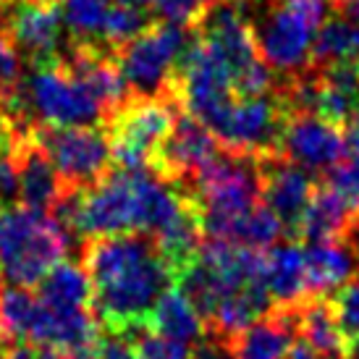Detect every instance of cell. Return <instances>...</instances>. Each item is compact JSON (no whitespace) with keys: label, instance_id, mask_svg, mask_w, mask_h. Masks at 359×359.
<instances>
[{"label":"cell","instance_id":"25","mask_svg":"<svg viewBox=\"0 0 359 359\" xmlns=\"http://www.w3.org/2000/svg\"><path fill=\"white\" fill-rule=\"evenodd\" d=\"M330 307L354 351V346H359V273L330 297Z\"/></svg>","mask_w":359,"mask_h":359},{"label":"cell","instance_id":"33","mask_svg":"<svg viewBox=\"0 0 359 359\" xmlns=\"http://www.w3.org/2000/svg\"><path fill=\"white\" fill-rule=\"evenodd\" d=\"M283 359H320V354L312 346H309L307 341H294V346L289 349V354Z\"/></svg>","mask_w":359,"mask_h":359},{"label":"cell","instance_id":"37","mask_svg":"<svg viewBox=\"0 0 359 359\" xmlns=\"http://www.w3.org/2000/svg\"><path fill=\"white\" fill-rule=\"evenodd\" d=\"M212 3H215V0H212Z\"/></svg>","mask_w":359,"mask_h":359},{"label":"cell","instance_id":"36","mask_svg":"<svg viewBox=\"0 0 359 359\" xmlns=\"http://www.w3.org/2000/svg\"><path fill=\"white\" fill-rule=\"evenodd\" d=\"M354 229H357V231H359V215H357V223H354Z\"/></svg>","mask_w":359,"mask_h":359},{"label":"cell","instance_id":"23","mask_svg":"<svg viewBox=\"0 0 359 359\" xmlns=\"http://www.w3.org/2000/svg\"><path fill=\"white\" fill-rule=\"evenodd\" d=\"M110 6L113 0H60L63 24L71 34V42H90L102 48Z\"/></svg>","mask_w":359,"mask_h":359},{"label":"cell","instance_id":"7","mask_svg":"<svg viewBox=\"0 0 359 359\" xmlns=\"http://www.w3.org/2000/svg\"><path fill=\"white\" fill-rule=\"evenodd\" d=\"M179 102L173 97H131L108 121L113 165L123 170H150L152 160L168 140Z\"/></svg>","mask_w":359,"mask_h":359},{"label":"cell","instance_id":"5","mask_svg":"<svg viewBox=\"0 0 359 359\" xmlns=\"http://www.w3.org/2000/svg\"><path fill=\"white\" fill-rule=\"evenodd\" d=\"M19 97L27 116L42 126H108L102 105L60 60L34 66L21 79Z\"/></svg>","mask_w":359,"mask_h":359},{"label":"cell","instance_id":"28","mask_svg":"<svg viewBox=\"0 0 359 359\" xmlns=\"http://www.w3.org/2000/svg\"><path fill=\"white\" fill-rule=\"evenodd\" d=\"M328 189H333L341 200H346L354 210H359V163L346 158L344 163L333 165L328 173H323V181Z\"/></svg>","mask_w":359,"mask_h":359},{"label":"cell","instance_id":"16","mask_svg":"<svg viewBox=\"0 0 359 359\" xmlns=\"http://www.w3.org/2000/svg\"><path fill=\"white\" fill-rule=\"evenodd\" d=\"M265 286L276 307H299L309 299L304 250L297 241H278L268 250Z\"/></svg>","mask_w":359,"mask_h":359},{"label":"cell","instance_id":"35","mask_svg":"<svg viewBox=\"0 0 359 359\" xmlns=\"http://www.w3.org/2000/svg\"><path fill=\"white\" fill-rule=\"evenodd\" d=\"M236 3H241V6H247V3H257V6H262L265 0H236Z\"/></svg>","mask_w":359,"mask_h":359},{"label":"cell","instance_id":"32","mask_svg":"<svg viewBox=\"0 0 359 359\" xmlns=\"http://www.w3.org/2000/svg\"><path fill=\"white\" fill-rule=\"evenodd\" d=\"M346 150H349V158L359 163V121L357 118L346 126Z\"/></svg>","mask_w":359,"mask_h":359},{"label":"cell","instance_id":"8","mask_svg":"<svg viewBox=\"0 0 359 359\" xmlns=\"http://www.w3.org/2000/svg\"><path fill=\"white\" fill-rule=\"evenodd\" d=\"M34 137L69 189H87L105 176L113 163L108 126H42L34 123Z\"/></svg>","mask_w":359,"mask_h":359},{"label":"cell","instance_id":"1","mask_svg":"<svg viewBox=\"0 0 359 359\" xmlns=\"http://www.w3.org/2000/svg\"><path fill=\"white\" fill-rule=\"evenodd\" d=\"M81 265L92 280V312L108 333L144 328L158 299L176 286V270L152 233L95 236L81 244Z\"/></svg>","mask_w":359,"mask_h":359},{"label":"cell","instance_id":"22","mask_svg":"<svg viewBox=\"0 0 359 359\" xmlns=\"http://www.w3.org/2000/svg\"><path fill=\"white\" fill-rule=\"evenodd\" d=\"M330 63H359V27L341 16L323 21L315 37L309 69Z\"/></svg>","mask_w":359,"mask_h":359},{"label":"cell","instance_id":"34","mask_svg":"<svg viewBox=\"0 0 359 359\" xmlns=\"http://www.w3.org/2000/svg\"><path fill=\"white\" fill-rule=\"evenodd\" d=\"M34 359H76V357H71V354H63V351H55V349H40Z\"/></svg>","mask_w":359,"mask_h":359},{"label":"cell","instance_id":"4","mask_svg":"<svg viewBox=\"0 0 359 359\" xmlns=\"http://www.w3.org/2000/svg\"><path fill=\"white\" fill-rule=\"evenodd\" d=\"M330 0H265L259 21H252L257 50L280 81L312 66V48Z\"/></svg>","mask_w":359,"mask_h":359},{"label":"cell","instance_id":"31","mask_svg":"<svg viewBox=\"0 0 359 359\" xmlns=\"http://www.w3.org/2000/svg\"><path fill=\"white\" fill-rule=\"evenodd\" d=\"M330 8H333L336 16L359 27V0H330Z\"/></svg>","mask_w":359,"mask_h":359},{"label":"cell","instance_id":"29","mask_svg":"<svg viewBox=\"0 0 359 359\" xmlns=\"http://www.w3.org/2000/svg\"><path fill=\"white\" fill-rule=\"evenodd\" d=\"M21 55L0 29V102H6L21 87Z\"/></svg>","mask_w":359,"mask_h":359},{"label":"cell","instance_id":"6","mask_svg":"<svg viewBox=\"0 0 359 359\" xmlns=\"http://www.w3.org/2000/svg\"><path fill=\"white\" fill-rule=\"evenodd\" d=\"M191 34L194 29L179 24L152 21L140 37L116 50L118 69L134 97H168L173 71L189 48Z\"/></svg>","mask_w":359,"mask_h":359},{"label":"cell","instance_id":"3","mask_svg":"<svg viewBox=\"0 0 359 359\" xmlns=\"http://www.w3.org/2000/svg\"><path fill=\"white\" fill-rule=\"evenodd\" d=\"M71 236L48 212L27 208H0V283L37 286L60 259H66Z\"/></svg>","mask_w":359,"mask_h":359},{"label":"cell","instance_id":"21","mask_svg":"<svg viewBox=\"0 0 359 359\" xmlns=\"http://www.w3.org/2000/svg\"><path fill=\"white\" fill-rule=\"evenodd\" d=\"M37 297L55 309H92V280L84 265L60 259L37 283Z\"/></svg>","mask_w":359,"mask_h":359},{"label":"cell","instance_id":"13","mask_svg":"<svg viewBox=\"0 0 359 359\" xmlns=\"http://www.w3.org/2000/svg\"><path fill=\"white\" fill-rule=\"evenodd\" d=\"M13 150H16V163H19L21 208L50 215L53 208L58 205V200L69 187L63 184L60 173L53 165L50 155L45 152V147L34 137V126L16 131Z\"/></svg>","mask_w":359,"mask_h":359},{"label":"cell","instance_id":"11","mask_svg":"<svg viewBox=\"0 0 359 359\" xmlns=\"http://www.w3.org/2000/svg\"><path fill=\"white\" fill-rule=\"evenodd\" d=\"M223 150L220 142L215 140V134L197 121L191 113L179 105L173 129H170L168 140L163 142V147L158 150L155 160H152L150 170L163 181H168L173 187L184 189L189 179L197 170L210 163L218 152Z\"/></svg>","mask_w":359,"mask_h":359},{"label":"cell","instance_id":"15","mask_svg":"<svg viewBox=\"0 0 359 359\" xmlns=\"http://www.w3.org/2000/svg\"><path fill=\"white\" fill-rule=\"evenodd\" d=\"M309 299H328L359 273V255L346 239L309 241L304 247Z\"/></svg>","mask_w":359,"mask_h":359},{"label":"cell","instance_id":"20","mask_svg":"<svg viewBox=\"0 0 359 359\" xmlns=\"http://www.w3.org/2000/svg\"><path fill=\"white\" fill-rule=\"evenodd\" d=\"M297 328L302 341H307L320 357L325 359H346L351 346L344 330H341L330 299H307L297 307Z\"/></svg>","mask_w":359,"mask_h":359},{"label":"cell","instance_id":"9","mask_svg":"<svg viewBox=\"0 0 359 359\" xmlns=\"http://www.w3.org/2000/svg\"><path fill=\"white\" fill-rule=\"evenodd\" d=\"M63 27L60 0H0V29L29 69L60 60Z\"/></svg>","mask_w":359,"mask_h":359},{"label":"cell","instance_id":"17","mask_svg":"<svg viewBox=\"0 0 359 359\" xmlns=\"http://www.w3.org/2000/svg\"><path fill=\"white\" fill-rule=\"evenodd\" d=\"M359 210H354L346 200H341L325 184H318V191L309 202L307 212L299 223L297 239L302 241H336L349 239L351 229L357 223Z\"/></svg>","mask_w":359,"mask_h":359},{"label":"cell","instance_id":"24","mask_svg":"<svg viewBox=\"0 0 359 359\" xmlns=\"http://www.w3.org/2000/svg\"><path fill=\"white\" fill-rule=\"evenodd\" d=\"M152 24V16L147 13L144 6H134V3H116L110 6L108 21H105V32H102V48L116 55L126 42L140 37L142 32Z\"/></svg>","mask_w":359,"mask_h":359},{"label":"cell","instance_id":"19","mask_svg":"<svg viewBox=\"0 0 359 359\" xmlns=\"http://www.w3.org/2000/svg\"><path fill=\"white\" fill-rule=\"evenodd\" d=\"M205 236L231 241V244H239V247H250V250H270L273 244H278L286 236V229L265 202H257L255 208L229 218L226 223L208 231Z\"/></svg>","mask_w":359,"mask_h":359},{"label":"cell","instance_id":"18","mask_svg":"<svg viewBox=\"0 0 359 359\" xmlns=\"http://www.w3.org/2000/svg\"><path fill=\"white\" fill-rule=\"evenodd\" d=\"M144 328L155 330L165 339L181 341V344H200L208 333V325L194 307V302L179 286H170L160 297L144 323Z\"/></svg>","mask_w":359,"mask_h":359},{"label":"cell","instance_id":"10","mask_svg":"<svg viewBox=\"0 0 359 359\" xmlns=\"http://www.w3.org/2000/svg\"><path fill=\"white\" fill-rule=\"evenodd\" d=\"M278 152L309 173H328L333 165L349 158L346 129L328 118H320L318 113L291 110Z\"/></svg>","mask_w":359,"mask_h":359},{"label":"cell","instance_id":"27","mask_svg":"<svg viewBox=\"0 0 359 359\" xmlns=\"http://www.w3.org/2000/svg\"><path fill=\"white\" fill-rule=\"evenodd\" d=\"M212 0H150V6L160 16V21H170L187 29H194Z\"/></svg>","mask_w":359,"mask_h":359},{"label":"cell","instance_id":"30","mask_svg":"<svg viewBox=\"0 0 359 359\" xmlns=\"http://www.w3.org/2000/svg\"><path fill=\"white\" fill-rule=\"evenodd\" d=\"M95 359H137V351H134V344L126 341V336L110 333L108 339L100 341V349Z\"/></svg>","mask_w":359,"mask_h":359},{"label":"cell","instance_id":"26","mask_svg":"<svg viewBox=\"0 0 359 359\" xmlns=\"http://www.w3.org/2000/svg\"><path fill=\"white\" fill-rule=\"evenodd\" d=\"M131 344L137 351V359H194V351L189 349V344H181V341L165 339L150 328H137Z\"/></svg>","mask_w":359,"mask_h":359},{"label":"cell","instance_id":"12","mask_svg":"<svg viewBox=\"0 0 359 359\" xmlns=\"http://www.w3.org/2000/svg\"><path fill=\"white\" fill-rule=\"evenodd\" d=\"M259 181H262V202L280 218L286 236L291 241L299 233V223L307 212L309 202L318 191L315 173L291 163L283 155L257 158Z\"/></svg>","mask_w":359,"mask_h":359},{"label":"cell","instance_id":"2","mask_svg":"<svg viewBox=\"0 0 359 359\" xmlns=\"http://www.w3.org/2000/svg\"><path fill=\"white\" fill-rule=\"evenodd\" d=\"M189 194L152 170L110 168L87 189H66L53 218L71 239H95L116 233H158L179 215Z\"/></svg>","mask_w":359,"mask_h":359},{"label":"cell","instance_id":"14","mask_svg":"<svg viewBox=\"0 0 359 359\" xmlns=\"http://www.w3.org/2000/svg\"><path fill=\"white\" fill-rule=\"evenodd\" d=\"M299 336L297 328V307H273L229 341L233 359H283Z\"/></svg>","mask_w":359,"mask_h":359}]
</instances>
